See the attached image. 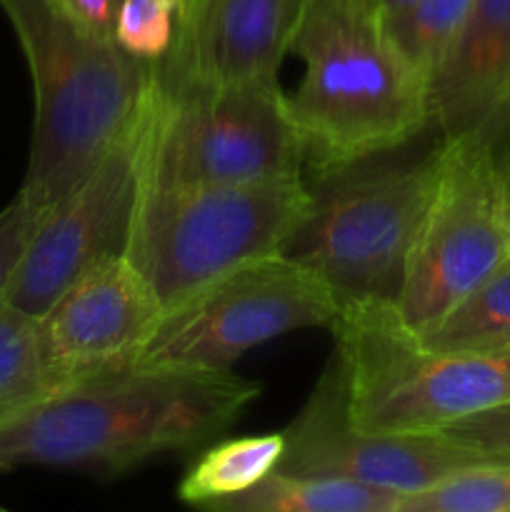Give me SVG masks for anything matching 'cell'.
<instances>
[{
    "mask_svg": "<svg viewBox=\"0 0 510 512\" xmlns=\"http://www.w3.org/2000/svg\"><path fill=\"white\" fill-rule=\"evenodd\" d=\"M348 420L368 433H440L510 400V353H448L423 343L393 303H340L333 328Z\"/></svg>",
    "mask_w": 510,
    "mask_h": 512,
    "instance_id": "4",
    "label": "cell"
},
{
    "mask_svg": "<svg viewBox=\"0 0 510 512\" xmlns=\"http://www.w3.org/2000/svg\"><path fill=\"white\" fill-rule=\"evenodd\" d=\"M505 128H510V120L500 130H505ZM500 130H498V133H500ZM498 133H495V135H498ZM490 138H493V135H490ZM495 153H498L500 168H503V175H505V180H508V188H510V138H508V143L503 145V148H500V145H495Z\"/></svg>",
    "mask_w": 510,
    "mask_h": 512,
    "instance_id": "26",
    "label": "cell"
},
{
    "mask_svg": "<svg viewBox=\"0 0 510 512\" xmlns=\"http://www.w3.org/2000/svg\"><path fill=\"white\" fill-rule=\"evenodd\" d=\"M310 203L303 175L233 185L143 180L125 255L170 308L238 265L283 253Z\"/></svg>",
    "mask_w": 510,
    "mask_h": 512,
    "instance_id": "5",
    "label": "cell"
},
{
    "mask_svg": "<svg viewBox=\"0 0 510 512\" xmlns=\"http://www.w3.org/2000/svg\"><path fill=\"white\" fill-rule=\"evenodd\" d=\"M420 338L430 348L448 353H510V260Z\"/></svg>",
    "mask_w": 510,
    "mask_h": 512,
    "instance_id": "17",
    "label": "cell"
},
{
    "mask_svg": "<svg viewBox=\"0 0 510 512\" xmlns=\"http://www.w3.org/2000/svg\"><path fill=\"white\" fill-rule=\"evenodd\" d=\"M400 512H510V460L473 465L408 495Z\"/></svg>",
    "mask_w": 510,
    "mask_h": 512,
    "instance_id": "20",
    "label": "cell"
},
{
    "mask_svg": "<svg viewBox=\"0 0 510 512\" xmlns=\"http://www.w3.org/2000/svg\"><path fill=\"white\" fill-rule=\"evenodd\" d=\"M60 388L40 338V323L0 300V420Z\"/></svg>",
    "mask_w": 510,
    "mask_h": 512,
    "instance_id": "18",
    "label": "cell"
},
{
    "mask_svg": "<svg viewBox=\"0 0 510 512\" xmlns=\"http://www.w3.org/2000/svg\"><path fill=\"white\" fill-rule=\"evenodd\" d=\"M510 108V0H473L430 78V125L443 138L490 135Z\"/></svg>",
    "mask_w": 510,
    "mask_h": 512,
    "instance_id": "14",
    "label": "cell"
},
{
    "mask_svg": "<svg viewBox=\"0 0 510 512\" xmlns=\"http://www.w3.org/2000/svg\"><path fill=\"white\" fill-rule=\"evenodd\" d=\"M163 310L128 255L100 260L38 320L58 385L138 363Z\"/></svg>",
    "mask_w": 510,
    "mask_h": 512,
    "instance_id": "12",
    "label": "cell"
},
{
    "mask_svg": "<svg viewBox=\"0 0 510 512\" xmlns=\"http://www.w3.org/2000/svg\"><path fill=\"white\" fill-rule=\"evenodd\" d=\"M508 120H510V108H508V113H505V118H503V120H500V125H498V128H495V130H493V133H490V135H495V133H498V130H500V128H503V125H505V123H508ZM490 135H488V138H490Z\"/></svg>",
    "mask_w": 510,
    "mask_h": 512,
    "instance_id": "27",
    "label": "cell"
},
{
    "mask_svg": "<svg viewBox=\"0 0 510 512\" xmlns=\"http://www.w3.org/2000/svg\"><path fill=\"white\" fill-rule=\"evenodd\" d=\"M473 0H418L383 20L385 33L410 68L428 83L463 28Z\"/></svg>",
    "mask_w": 510,
    "mask_h": 512,
    "instance_id": "19",
    "label": "cell"
},
{
    "mask_svg": "<svg viewBox=\"0 0 510 512\" xmlns=\"http://www.w3.org/2000/svg\"><path fill=\"white\" fill-rule=\"evenodd\" d=\"M50 205L38 203L20 190L3 210H0V300L5 288L28 248L30 238L38 230L40 220L45 218Z\"/></svg>",
    "mask_w": 510,
    "mask_h": 512,
    "instance_id": "22",
    "label": "cell"
},
{
    "mask_svg": "<svg viewBox=\"0 0 510 512\" xmlns=\"http://www.w3.org/2000/svg\"><path fill=\"white\" fill-rule=\"evenodd\" d=\"M403 500L405 495L393 490L278 468L245 493L215 505L213 512H400Z\"/></svg>",
    "mask_w": 510,
    "mask_h": 512,
    "instance_id": "15",
    "label": "cell"
},
{
    "mask_svg": "<svg viewBox=\"0 0 510 512\" xmlns=\"http://www.w3.org/2000/svg\"><path fill=\"white\" fill-rule=\"evenodd\" d=\"M183 0H123L115 18L113 40L120 50L143 63L168 58L178 38Z\"/></svg>",
    "mask_w": 510,
    "mask_h": 512,
    "instance_id": "21",
    "label": "cell"
},
{
    "mask_svg": "<svg viewBox=\"0 0 510 512\" xmlns=\"http://www.w3.org/2000/svg\"><path fill=\"white\" fill-rule=\"evenodd\" d=\"M290 53L305 70L288 108L315 178L390 153L430 125L428 83L363 0H308Z\"/></svg>",
    "mask_w": 510,
    "mask_h": 512,
    "instance_id": "2",
    "label": "cell"
},
{
    "mask_svg": "<svg viewBox=\"0 0 510 512\" xmlns=\"http://www.w3.org/2000/svg\"><path fill=\"white\" fill-rule=\"evenodd\" d=\"M510 260V188L488 135L443 138L440 168L410 248L400 318L430 333L453 305Z\"/></svg>",
    "mask_w": 510,
    "mask_h": 512,
    "instance_id": "8",
    "label": "cell"
},
{
    "mask_svg": "<svg viewBox=\"0 0 510 512\" xmlns=\"http://www.w3.org/2000/svg\"><path fill=\"white\" fill-rule=\"evenodd\" d=\"M63 5L85 28L103 38H113L115 18H118L123 0H63Z\"/></svg>",
    "mask_w": 510,
    "mask_h": 512,
    "instance_id": "24",
    "label": "cell"
},
{
    "mask_svg": "<svg viewBox=\"0 0 510 512\" xmlns=\"http://www.w3.org/2000/svg\"><path fill=\"white\" fill-rule=\"evenodd\" d=\"M363 3L368 5V8L373 10L378 18L388 20V18H393V15H398L400 10H405V8H410L413 3H418V0H363Z\"/></svg>",
    "mask_w": 510,
    "mask_h": 512,
    "instance_id": "25",
    "label": "cell"
},
{
    "mask_svg": "<svg viewBox=\"0 0 510 512\" xmlns=\"http://www.w3.org/2000/svg\"><path fill=\"white\" fill-rule=\"evenodd\" d=\"M335 290L288 253L238 265L163 310L140 365L230 370L248 350L308 328H333Z\"/></svg>",
    "mask_w": 510,
    "mask_h": 512,
    "instance_id": "9",
    "label": "cell"
},
{
    "mask_svg": "<svg viewBox=\"0 0 510 512\" xmlns=\"http://www.w3.org/2000/svg\"><path fill=\"white\" fill-rule=\"evenodd\" d=\"M443 433L510 460V400L455 420Z\"/></svg>",
    "mask_w": 510,
    "mask_h": 512,
    "instance_id": "23",
    "label": "cell"
},
{
    "mask_svg": "<svg viewBox=\"0 0 510 512\" xmlns=\"http://www.w3.org/2000/svg\"><path fill=\"white\" fill-rule=\"evenodd\" d=\"M20 40L35 93L23 193L58 203L135 123L153 65L85 28L63 0H0Z\"/></svg>",
    "mask_w": 510,
    "mask_h": 512,
    "instance_id": "3",
    "label": "cell"
},
{
    "mask_svg": "<svg viewBox=\"0 0 510 512\" xmlns=\"http://www.w3.org/2000/svg\"><path fill=\"white\" fill-rule=\"evenodd\" d=\"M280 470L353 480L368 488L415 495L473 465L508 460L448 433L388 435L355 428L345 410L343 373L330 358L308 403L283 430Z\"/></svg>",
    "mask_w": 510,
    "mask_h": 512,
    "instance_id": "11",
    "label": "cell"
},
{
    "mask_svg": "<svg viewBox=\"0 0 510 512\" xmlns=\"http://www.w3.org/2000/svg\"><path fill=\"white\" fill-rule=\"evenodd\" d=\"M308 0H183L178 38L155 78L170 85L278 80Z\"/></svg>",
    "mask_w": 510,
    "mask_h": 512,
    "instance_id": "13",
    "label": "cell"
},
{
    "mask_svg": "<svg viewBox=\"0 0 510 512\" xmlns=\"http://www.w3.org/2000/svg\"><path fill=\"white\" fill-rule=\"evenodd\" d=\"M150 95L135 123L68 195L53 203L30 238L3 303L40 320L93 265L128 248L145 178Z\"/></svg>",
    "mask_w": 510,
    "mask_h": 512,
    "instance_id": "10",
    "label": "cell"
},
{
    "mask_svg": "<svg viewBox=\"0 0 510 512\" xmlns=\"http://www.w3.org/2000/svg\"><path fill=\"white\" fill-rule=\"evenodd\" d=\"M260 395L230 370L123 365L70 380L0 420V468L120 475L213 443Z\"/></svg>",
    "mask_w": 510,
    "mask_h": 512,
    "instance_id": "1",
    "label": "cell"
},
{
    "mask_svg": "<svg viewBox=\"0 0 510 512\" xmlns=\"http://www.w3.org/2000/svg\"><path fill=\"white\" fill-rule=\"evenodd\" d=\"M438 168L440 145L420 158H365L315 178L308 215L283 253L315 270L340 303L395 305Z\"/></svg>",
    "mask_w": 510,
    "mask_h": 512,
    "instance_id": "6",
    "label": "cell"
},
{
    "mask_svg": "<svg viewBox=\"0 0 510 512\" xmlns=\"http://www.w3.org/2000/svg\"><path fill=\"white\" fill-rule=\"evenodd\" d=\"M283 453V433L245 435L213 443L183 475L178 498L193 508L213 510L218 503L245 493L278 470Z\"/></svg>",
    "mask_w": 510,
    "mask_h": 512,
    "instance_id": "16",
    "label": "cell"
},
{
    "mask_svg": "<svg viewBox=\"0 0 510 512\" xmlns=\"http://www.w3.org/2000/svg\"><path fill=\"white\" fill-rule=\"evenodd\" d=\"M303 150L278 80L150 88L145 183L233 185L300 178Z\"/></svg>",
    "mask_w": 510,
    "mask_h": 512,
    "instance_id": "7",
    "label": "cell"
},
{
    "mask_svg": "<svg viewBox=\"0 0 510 512\" xmlns=\"http://www.w3.org/2000/svg\"><path fill=\"white\" fill-rule=\"evenodd\" d=\"M0 510H3V508H0Z\"/></svg>",
    "mask_w": 510,
    "mask_h": 512,
    "instance_id": "28",
    "label": "cell"
}]
</instances>
